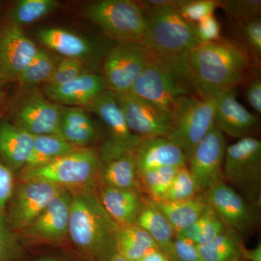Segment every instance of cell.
Here are the masks:
<instances>
[{"instance_id": "1", "label": "cell", "mask_w": 261, "mask_h": 261, "mask_svg": "<svg viewBox=\"0 0 261 261\" xmlns=\"http://www.w3.org/2000/svg\"><path fill=\"white\" fill-rule=\"evenodd\" d=\"M252 64L243 44L220 38L192 49L184 62V73L196 94L207 99L243 83Z\"/></svg>"}, {"instance_id": "2", "label": "cell", "mask_w": 261, "mask_h": 261, "mask_svg": "<svg viewBox=\"0 0 261 261\" xmlns=\"http://www.w3.org/2000/svg\"><path fill=\"white\" fill-rule=\"evenodd\" d=\"M68 237L76 247L96 261H109L117 253L119 225L101 203L95 190L71 192Z\"/></svg>"}, {"instance_id": "3", "label": "cell", "mask_w": 261, "mask_h": 261, "mask_svg": "<svg viewBox=\"0 0 261 261\" xmlns=\"http://www.w3.org/2000/svg\"><path fill=\"white\" fill-rule=\"evenodd\" d=\"M142 10L145 15L146 30L142 44L151 56L177 70L185 76V58L200 44L194 25L182 18L174 7Z\"/></svg>"}, {"instance_id": "4", "label": "cell", "mask_w": 261, "mask_h": 261, "mask_svg": "<svg viewBox=\"0 0 261 261\" xmlns=\"http://www.w3.org/2000/svg\"><path fill=\"white\" fill-rule=\"evenodd\" d=\"M101 161L94 149H76L39 167L24 169L22 181H42L70 192L94 190Z\"/></svg>"}, {"instance_id": "5", "label": "cell", "mask_w": 261, "mask_h": 261, "mask_svg": "<svg viewBox=\"0 0 261 261\" xmlns=\"http://www.w3.org/2000/svg\"><path fill=\"white\" fill-rule=\"evenodd\" d=\"M84 15L117 44L143 42L146 18L137 2L99 0L87 5Z\"/></svg>"}, {"instance_id": "6", "label": "cell", "mask_w": 261, "mask_h": 261, "mask_svg": "<svg viewBox=\"0 0 261 261\" xmlns=\"http://www.w3.org/2000/svg\"><path fill=\"white\" fill-rule=\"evenodd\" d=\"M214 98L197 95L179 98L171 110V126L166 137L179 147L187 159L196 145L214 126Z\"/></svg>"}, {"instance_id": "7", "label": "cell", "mask_w": 261, "mask_h": 261, "mask_svg": "<svg viewBox=\"0 0 261 261\" xmlns=\"http://www.w3.org/2000/svg\"><path fill=\"white\" fill-rule=\"evenodd\" d=\"M128 92L162 108L170 115L179 98L197 95L179 71L151 56Z\"/></svg>"}, {"instance_id": "8", "label": "cell", "mask_w": 261, "mask_h": 261, "mask_svg": "<svg viewBox=\"0 0 261 261\" xmlns=\"http://www.w3.org/2000/svg\"><path fill=\"white\" fill-rule=\"evenodd\" d=\"M224 180L245 194L249 202L259 205L261 186V142L252 137H244L227 146L225 153Z\"/></svg>"}, {"instance_id": "9", "label": "cell", "mask_w": 261, "mask_h": 261, "mask_svg": "<svg viewBox=\"0 0 261 261\" xmlns=\"http://www.w3.org/2000/svg\"><path fill=\"white\" fill-rule=\"evenodd\" d=\"M85 107L100 118L108 130L99 154L101 162L135 150L142 140L130 132L114 92L106 89Z\"/></svg>"}, {"instance_id": "10", "label": "cell", "mask_w": 261, "mask_h": 261, "mask_svg": "<svg viewBox=\"0 0 261 261\" xmlns=\"http://www.w3.org/2000/svg\"><path fill=\"white\" fill-rule=\"evenodd\" d=\"M149 51L140 43H118L108 51L102 66L106 89L128 92L149 61Z\"/></svg>"}, {"instance_id": "11", "label": "cell", "mask_w": 261, "mask_h": 261, "mask_svg": "<svg viewBox=\"0 0 261 261\" xmlns=\"http://www.w3.org/2000/svg\"><path fill=\"white\" fill-rule=\"evenodd\" d=\"M204 200L228 228L246 235L258 224V206L249 202L224 181L202 193Z\"/></svg>"}, {"instance_id": "12", "label": "cell", "mask_w": 261, "mask_h": 261, "mask_svg": "<svg viewBox=\"0 0 261 261\" xmlns=\"http://www.w3.org/2000/svg\"><path fill=\"white\" fill-rule=\"evenodd\" d=\"M226 142L216 126L196 145L187 159V167L202 192L224 181Z\"/></svg>"}, {"instance_id": "13", "label": "cell", "mask_w": 261, "mask_h": 261, "mask_svg": "<svg viewBox=\"0 0 261 261\" xmlns=\"http://www.w3.org/2000/svg\"><path fill=\"white\" fill-rule=\"evenodd\" d=\"M65 189L42 181H22L12 196L7 219L11 228L23 230L40 216L58 194Z\"/></svg>"}, {"instance_id": "14", "label": "cell", "mask_w": 261, "mask_h": 261, "mask_svg": "<svg viewBox=\"0 0 261 261\" xmlns=\"http://www.w3.org/2000/svg\"><path fill=\"white\" fill-rule=\"evenodd\" d=\"M114 94L132 133L141 140L167 137L171 126L169 113L129 92Z\"/></svg>"}, {"instance_id": "15", "label": "cell", "mask_w": 261, "mask_h": 261, "mask_svg": "<svg viewBox=\"0 0 261 261\" xmlns=\"http://www.w3.org/2000/svg\"><path fill=\"white\" fill-rule=\"evenodd\" d=\"M73 194L68 190L49 202L40 216L23 231L29 238L47 243H60L68 237V224Z\"/></svg>"}, {"instance_id": "16", "label": "cell", "mask_w": 261, "mask_h": 261, "mask_svg": "<svg viewBox=\"0 0 261 261\" xmlns=\"http://www.w3.org/2000/svg\"><path fill=\"white\" fill-rule=\"evenodd\" d=\"M214 124L223 134L233 138L251 137L258 121L237 99L235 88L227 89L215 96Z\"/></svg>"}, {"instance_id": "17", "label": "cell", "mask_w": 261, "mask_h": 261, "mask_svg": "<svg viewBox=\"0 0 261 261\" xmlns=\"http://www.w3.org/2000/svg\"><path fill=\"white\" fill-rule=\"evenodd\" d=\"M38 48L22 29L12 23L0 32V77L18 80Z\"/></svg>"}, {"instance_id": "18", "label": "cell", "mask_w": 261, "mask_h": 261, "mask_svg": "<svg viewBox=\"0 0 261 261\" xmlns=\"http://www.w3.org/2000/svg\"><path fill=\"white\" fill-rule=\"evenodd\" d=\"M38 40L65 58L81 61H97L106 57L109 49L90 42L74 33L58 28L42 29L37 32Z\"/></svg>"}, {"instance_id": "19", "label": "cell", "mask_w": 261, "mask_h": 261, "mask_svg": "<svg viewBox=\"0 0 261 261\" xmlns=\"http://www.w3.org/2000/svg\"><path fill=\"white\" fill-rule=\"evenodd\" d=\"M134 154L138 175L154 168L187 166L184 151L166 137L143 139Z\"/></svg>"}, {"instance_id": "20", "label": "cell", "mask_w": 261, "mask_h": 261, "mask_svg": "<svg viewBox=\"0 0 261 261\" xmlns=\"http://www.w3.org/2000/svg\"><path fill=\"white\" fill-rule=\"evenodd\" d=\"M63 111L58 105L43 98H32L19 110L18 126L34 136L59 135Z\"/></svg>"}, {"instance_id": "21", "label": "cell", "mask_w": 261, "mask_h": 261, "mask_svg": "<svg viewBox=\"0 0 261 261\" xmlns=\"http://www.w3.org/2000/svg\"><path fill=\"white\" fill-rule=\"evenodd\" d=\"M106 90L102 75L84 72L68 83L56 87H47L46 94L49 99L69 106H87Z\"/></svg>"}, {"instance_id": "22", "label": "cell", "mask_w": 261, "mask_h": 261, "mask_svg": "<svg viewBox=\"0 0 261 261\" xmlns=\"http://www.w3.org/2000/svg\"><path fill=\"white\" fill-rule=\"evenodd\" d=\"M98 196L106 210L119 226L135 224L145 205V197L140 190L102 186Z\"/></svg>"}, {"instance_id": "23", "label": "cell", "mask_w": 261, "mask_h": 261, "mask_svg": "<svg viewBox=\"0 0 261 261\" xmlns=\"http://www.w3.org/2000/svg\"><path fill=\"white\" fill-rule=\"evenodd\" d=\"M34 135L9 121L0 123V154L10 169L27 166L32 154Z\"/></svg>"}, {"instance_id": "24", "label": "cell", "mask_w": 261, "mask_h": 261, "mask_svg": "<svg viewBox=\"0 0 261 261\" xmlns=\"http://www.w3.org/2000/svg\"><path fill=\"white\" fill-rule=\"evenodd\" d=\"M98 181L102 186L142 192L134 152L102 161Z\"/></svg>"}, {"instance_id": "25", "label": "cell", "mask_w": 261, "mask_h": 261, "mask_svg": "<svg viewBox=\"0 0 261 261\" xmlns=\"http://www.w3.org/2000/svg\"><path fill=\"white\" fill-rule=\"evenodd\" d=\"M146 199L166 218L175 234L198 219L207 207L202 194L190 200L181 201H154L147 197Z\"/></svg>"}, {"instance_id": "26", "label": "cell", "mask_w": 261, "mask_h": 261, "mask_svg": "<svg viewBox=\"0 0 261 261\" xmlns=\"http://www.w3.org/2000/svg\"><path fill=\"white\" fill-rule=\"evenodd\" d=\"M135 224L148 233L159 249L170 260L172 256L175 232L166 218L145 197V205L137 216Z\"/></svg>"}, {"instance_id": "27", "label": "cell", "mask_w": 261, "mask_h": 261, "mask_svg": "<svg viewBox=\"0 0 261 261\" xmlns=\"http://www.w3.org/2000/svg\"><path fill=\"white\" fill-rule=\"evenodd\" d=\"M93 122L83 110L79 108L63 110L59 135L75 147H82L93 142L97 137Z\"/></svg>"}, {"instance_id": "28", "label": "cell", "mask_w": 261, "mask_h": 261, "mask_svg": "<svg viewBox=\"0 0 261 261\" xmlns=\"http://www.w3.org/2000/svg\"><path fill=\"white\" fill-rule=\"evenodd\" d=\"M116 244L117 253L130 261H138L150 250L159 248L148 233L135 224L118 226Z\"/></svg>"}, {"instance_id": "29", "label": "cell", "mask_w": 261, "mask_h": 261, "mask_svg": "<svg viewBox=\"0 0 261 261\" xmlns=\"http://www.w3.org/2000/svg\"><path fill=\"white\" fill-rule=\"evenodd\" d=\"M197 248L202 261H239L243 258L245 247L240 235L227 228L212 241L197 245Z\"/></svg>"}, {"instance_id": "30", "label": "cell", "mask_w": 261, "mask_h": 261, "mask_svg": "<svg viewBox=\"0 0 261 261\" xmlns=\"http://www.w3.org/2000/svg\"><path fill=\"white\" fill-rule=\"evenodd\" d=\"M75 149V146L60 135L34 136L32 154L25 169L44 166Z\"/></svg>"}, {"instance_id": "31", "label": "cell", "mask_w": 261, "mask_h": 261, "mask_svg": "<svg viewBox=\"0 0 261 261\" xmlns=\"http://www.w3.org/2000/svg\"><path fill=\"white\" fill-rule=\"evenodd\" d=\"M178 168L162 167L149 170L138 175L141 190L147 198L154 201L162 200Z\"/></svg>"}, {"instance_id": "32", "label": "cell", "mask_w": 261, "mask_h": 261, "mask_svg": "<svg viewBox=\"0 0 261 261\" xmlns=\"http://www.w3.org/2000/svg\"><path fill=\"white\" fill-rule=\"evenodd\" d=\"M56 67L54 60L47 51L38 49L32 61L20 73L18 81L25 88H32L42 82L47 83Z\"/></svg>"}, {"instance_id": "33", "label": "cell", "mask_w": 261, "mask_h": 261, "mask_svg": "<svg viewBox=\"0 0 261 261\" xmlns=\"http://www.w3.org/2000/svg\"><path fill=\"white\" fill-rule=\"evenodd\" d=\"M58 5L55 0H20L10 12L12 23L20 27L34 23L54 11Z\"/></svg>"}, {"instance_id": "34", "label": "cell", "mask_w": 261, "mask_h": 261, "mask_svg": "<svg viewBox=\"0 0 261 261\" xmlns=\"http://www.w3.org/2000/svg\"><path fill=\"white\" fill-rule=\"evenodd\" d=\"M203 193L188 167L178 168L171 186L162 200L181 201L190 200ZM161 201V200H160Z\"/></svg>"}, {"instance_id": "35", "label": "cell", "mask_w": 261, "mask_h": 261, "mask_svg": "<svg viewBox=\"0 0 261 261\" xmlns=\"http://www.w3.org/2000/svg\"><path fill=\"white\" fill-rule=\"evenodd\" d=\"M243 44L248 51L252 61L258 65L261 61V19L260 17L236 23Z\"/></svg>"}, {"instance_id": "36", "label": "cell", "mask_w": 261, "mask_h": 261, "mask_svg": "<svg viewBox=\"0 0 261 261\" xmlns=\"http://www.w3.org/2000/svg\"><path fill=\"white\" fill-rule=\"evenodd\" d=\"M218 5L235 23L260 16V0H219Z\"/></svg>"}, {"instance_id": "37", "label": "cell", "mask_w": 261, "mask_h": 261, "mask_svg": "<svg viewBox=\"0 0 261 261\" xmlns=\"http://www.w3.org/2000/svg\"><path fill=\"white\" fill-rule=\"evenodd\" d=\"M217 8V0H184L178 10L182 18L195 25L202 19L214 15Z\"/></svg>"}, {"instance_id": "38", "label": "cell", "mask_w": 261, "mask_h": 261, "mask_svg": "<svg viewBox=\"0 0 261 261\" xmlns=\"http://www.w3.org/2000/svg\"><path fill=\"white\" fill-rule=\"evenodd\" d=\"M20 246L5 215H0V261H15L20 255Z\"/></svg>"}, {"instance_id": "39", "label": "cell", "mask_w": 261, "mask_h": 261, "mask_svg": "<svg viewBox=\"0 0 261 261\" xmlns=\"http://www.w3.org/2000/svg\"><path fill=\"white\" fill-rule=\"evenodd\" d=\"M84 65L80 60L64 58L57 65L47 81V87H56L68 83L84 73Z\"/></svg>"}, {"instance_id": "40", "label": "cell", "mask_w": 261, "mask_h": 261, "mask_svg": "<svg viewBox=\"0 0 261 261\" xmlns=\"http://www.w3.org/2000/svg\"><path fill=\"white\" fill-rule=\"evenodd\" d=\"M194 27L200 44L215 42L221 38V25L214 15L202 19Z\"/></svg>"}, {"instance_id": "41", "label": "cell", "mask_w": 261, "mask_h": 261, "mask_svg": "<svg viewBox=\"0 0 261 261\" xmlns=\"http://www.w3.org/2000/svg\"><path fill=\"white\" fill-rule=\"evenodd\" d=\"M15 190L13 171L0 161V215H5L7 205Z\"/></svg>"}, {"instance_id": "42", "label": "cell", "mask_w": 261, "mask_h": 261, "mask_svg": "<svg viewBox=\"0 0 261 261\" xmlns=\"http://www.w3.org/2000/svg\"><path fill=\"white\" fill-rule=\"evenodd\" d=\"M171 261H202L197 245L192 242L175 237Z\"/></svg>"}, {"instance_id": "43", "label": "cell", "mask_w": 261, "mask_h": 261, "mask_svg": "<svg viewBox=\"0 0 261 261\" xmlns=\"http://www.w3.org/2000/svg\"><path fill=\"white\" fill-rule=\"evenodd\" d=\"M227 228L212 210L207 222L201 231L200 236L195 242V245H203L212 241L215 238L224 232Z\"/></svg>"}, {"instance_id": "44", "label": "cell", "mask_w": 261, "mask_h": 261, "mask_svg": "<svg viewBox=\"0 0 261 261\" xmlns=\"http://www.w3.org/2000/svg\"><path fill=\"white\" fill-rule=\"evenodd\" d=\"M245 97L247 102L257 113H261V79L257 70L250 74L245 88Z\"/></svg>"}, {"instance_id": "45", "label": "cell", "mask_w": 261, "mask_h": 261, "mask_svg": "<svg viewBox=\"0 0 261 261\" xmlns=\"http://www.w3.org/2000/svg\"><path fill=\"white\" fill-rule=\"evenodd\" d=\"M211 211H212V209L207 205L205 211L198 219L194 221L190 226L185 228V229L181 230L179 232L176 233L175 237L188 240V241L195 244V242L197 241V238L200 236L202 228H203L209 216H210Z\"/></svg>"}, {"instance_id": "46", "label": "cell", "mask_w": 261, "mask_h": 261, "mask_svg": "<svg viewBox=\"0 0 261 261\" xmlns=\"http://www.w3.org/2000/svg\"><path fill=\"white\" fill-rule=\"evenodd\" d=\"M138 261H171L169 257L159 248L154 249L146 253Z\"/></svg>"}, {"instance_id": "47", "label": "cell", "mask_w": 261, "mask_h": 261, "mask_svg": "<svg viewBox=\"0 0 261 261\" xmlns=\"http://www.w3.org/2000/svg\"><path fill=\"white\" fill-rule=\"evenodd\" d=\"M243 258L248 261H261L260 243L250 250H247L245 247L243 251Z\"/></svg>"}, {"instance_id": "48", "label": "cell", "mask_w": 261, "mask_h": 261, "mask_svg": "<svg viewBox=\"0 0 261 261\" xmlns=\"http://www.w3.org/2000/svg\"><path fill=\"white\" fill-rule=\"evenodd\" d=\"M109 261H130L127 260V259L124 258V257L121 256V255H118V253L115 254L112 257H111V260Z\"/></svg>"}, {"instance_id": "49", "label": "cell", "mask_w": 261, "mask_h": 261, "mask_svg": "<svg viewBox=\"0 0 261 261\" xmlns=\"http://www.w3.org/2000/svg\"><path fill=\"white\" fill-rule=\"evenodd\" d=\"M2 87H3V82L1 81V77H0V99H1L2 96H3V89H2Z\"/></svg>"}, {"instance_id": "50", "label": "cell", "mask_w": 261, "mask_h": 261, "mask_svg": "<svg viewBox=\"0 0 261 261\" xmlns=\"http://www.w3.org/2000/svg\"><path fill=\"white\" fill-rule=\"evenodd\" d=\"M37 261H61V260H55V259L46 258V259H41V260H37Z\"/></svg>"}, {"instance_id": "51", "label": "cell", "mask_w": 261, "mask_h": 261, "mask_svg": "<svg viewBox=\"0 0 261 261\" xmlns=\"http://www.w3.org/2000/svg\"><path fill=\"white\" fill-rule=\"evenodd\" d=\"M239 261H240V260H239Z\"/></svg>"}]
</instances>
